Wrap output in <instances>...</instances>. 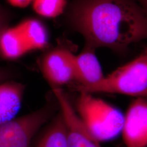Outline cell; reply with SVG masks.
<instances>
[{
  "label": "cell",
  "mask_w": 147,
  "mask_h": 147,
  "mask_svg": "<svg viewBox=\"0 0 147 147\" xmlns=\"http://www.w3.org/2000/svg\"><path fill=\"white\" fill-rule=\"evenodd\" d=\"M71 20L85 47L117 52L147 39V16L134 0H78Z\"/></svg>",
  "instance_id": "6da1fadb"
},
{
  "label": "cell",
  "mask_w": 147,
  "mask_h": 147,
  "mask_svg": "<svg viewBox=\"0 0 147 147\" xmlns=\"http://www.w3.org/2000/svg\"><path fill=\"white\" fill-rule=\"evenodd\" d=\"M79 92L117 93L142 97L147 90V50L95 84L77 86Z\"/></svg>",
  "instance_id": "7a4b0ae2"
},
{
  "label": "cell",
  "mask_w": 147,
  "mask_h": 147,
  "mask_svg": "<svg viewBox=\"0 0 147 147\" xmlns=\"http://www.w3.org/2000/svg\"><path fill=\"white\" fill-rule=\"evenodd\" d=\"M80 93L76 102L78 116L98 141H109L121 132L124 116L120 111L90 93Z\"/></svg>",
  "instance_id": "3957f363"
},
{
  "label": "cell",
  "mask_w": 147,
  "mask_h": 147,
  "mask_svg": "<svg viewBox=\"0 0 147 147\" xmlns=\"http://www.w3.org/2000/svg\"><path fill=\"white\" fill-rule=\"evenodd\" d=\"M53 105L0 124V147H31L33 138L53 115Z\"/></svg>",
  "instance_id": "277c9868"
},
{
  "label": "cell",
  "mask_w": 147,
  "mask_h": 147,
  "mask_svg": "<svg viewBox=\"0 0 147 147\" xmlns=\"http://www.w3.org/2000/svg\"><path fill=\"white\" fill-rule=\"evenodd\" d=\"M53 93L64 121L69 147H101L84 126L63 90L53 87Z\"/></svg>",
  "instance_id": "5b68a950"
},
{
  "label": "cell",
  "mask_w": 147,
  "mask_h": 147,
  "mask_svg": "<svg viewBox=\"0 0 147 147\" xmlns=\"http://www.w3.org/2000/svg\"><path fill=\"white\" fill-rule=\"evenodd\" d=\"M75 55L64 48L54 49L47 53L41 62L42 74L53 87L75 80Z\"/></svg>",
  "instance_id": "8992f818"
},
{
  "label": "cell",
  "mask_w": 147,
  "mask_h": 147,
  "mask_svg": "<svg viewBox=\"0 0 147 147\" xmlns=\"http://www.w3.org/2000/svg\"><path fill=\"white\" fill-rule=\"evenodd\" d=\"M121 133L126 147L147 146V99L137 97L131 103L124 117Z\"/></svg>",
  "instance_id": "52a82bcc"
},
{
  "label": "cell",
  "mask_w": 147,
  "mask_h": 147,
  "mask_svg": "<svg viewBox=\"0 0 147 147\" xmlns=\"http://www.w3.org/2000/svg\"><path fill=\"white\" fill-rule=\"evenodd\" d=\"M75 80L78 86L95 84L104 77L100 62L95 50L84 47V50L74 58Z\"/></svg>",
  "instance_id": "ba28073f"
},
{
  "label": "cell",
  "mask_w": 147,
  "mask_h": 147,
  "mask_svg": "<svg viewBox=\"0 0 147 147\" xmlns=\"http://www.w3.org/2000/svg\"><path fill=\"white\" fill-rule=\"evenodd\" d=\"M25 88L24 84L14 81L0 83V124L15 118L21 107Z\"/></svg>",
  "instance_id": "9c48e42d"
},
{
  "label": "cell",
  "mask_w": 147,
  "mask_h": 147,
  "mask_svg": "<svg viewBox=\"0 0 147 147\" xmlns=\"http://www.w3.org/2000/svg\"><path fill=\"white\" fill-rule=\"evenodd\" d=\"M30 50L16 26L7 28L0 36V56L7 59L19 58Z\"/></svg>",
  "instance_id": "30bf717a"
},
{
  "label": "cell",
  "mask_w": 147,
  "mask_h": 147,
  "mask_svg": "<svg viewBox=\"0 0 147 147\" xmlns=\"http://www.w3.org/2000/svg\"><path fill=\"white\" fill-rule=\"evenodd\" d=\"M16 27L20 32L30 51L42 49L48 42V34L45 27L36 19L23 21Z\"/></svg>",
  "instance_id": "8fae6325"
},
{
  "label": "cell",
  "mask_w": 147,
  "mask_h": 147,
  "mask_svg": "<svg viewBox=\"0 0 147 147\" xmlns=\"http://www.w3.org/2000/svg\"><path fill=\"white\" fill-rule=\"evenodd\" d=\"M36 147H69L65 125L61 112L44 132Z\"/></svg>",
  "instance_id": "7c38bea8"
},
{
  "label": "cell",
  "mask_w": 147,
  "mask_h": 147,
  "mask_svg": "<svg viewBox=\"0 0 147 147\" xmlns=\"http://www.w3.org/2000/svg\"><path fill=\"white\" fill-rule=\"evenodd\" d=\"M66 0H33V7L37 14L46 18H55L63 13Z\"/></svg>",
  "instance_id": "4fadbf2b"
},
{
  "label": "cell",
  "mask_w": 147,
  "mask_h": 147,
  "mask_svg": "<svg viewBox=\"0 0 147 147\" xmlns=\"http://www.w3.org/2000/svg\"><path fill=\"white\" fill-rule=\"evenodd\" d=\"M9 18L5 11L0 7V36L7 27Z\"/></svg>",
  "instance_id": "5bb4252c"
},
{
  "label": "cell",
  "mask_w": 147,
  "mask_h": 147,
  "mask_svg": "<svg viewBox=\"0 0 147 147\" xmlns=\"http://www.w3.org/2000/svg\"><path fill=\"white\" fill-rule=\"evenodd\" d=\"M12 76L13 74L11 73V70L0 67V83L9 81Z\"/></svg>",
  "instance_id": "9a60e30c"
},
{
  "label": "cell",
  "mask_w": 147,
  "mask_h": 147,
  "mask_svg": "<svg viewBox=\"0 0 147 147\" xmlns=\"http://www.w3.org/2000/svg\"><path fill=\"white\" fill-rule=\"evenodd\" d=\"M33 0H8L11 5L17 7L24 8L28 5Z\"/></svg>",
  "instance_id": "2e32d148"
},
{
  "label": "cell",
  "mask_w": 147,
  "mask_h": 147,
  "mask_svg": "<svg viewBox=\"0 0 147 147\" xmlns=\"http://www.w3.org/2000/svg\"><path fill=\"white\" fill-rule=\"evenodd\" d=\"M142 8L147 16V0H134Z\"/></svg>",
  "instance_id": "e0dca14e"
},
{
  "label": "cell",
  "mask_w": 147,
  "mask_h": 147,
  "mask_svg": "<svg viewBox=\"0 0 147 147\" xmlns=\"http://www.w3.org/2000/svg\"><path fill=\"white\" fill-rule=\"evenodd\" d=\"M142 97L144 98H146V99H147V90L144 93V94L143 95V96H142Z\"/></svg>",
  "instance_id": "ac0fdd59"
},
{
  "label": "cell",
  "mask_w": 147,
  "mask_h": 147,
  "mask_svg": "<svg viewBox=\"0 0 147 147\" xmlns=\"http://www.w3.org/2000/svg\"></svg>",
  "instance_id": "d6986e66"
}]
</instances>
